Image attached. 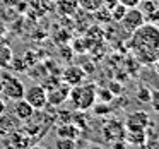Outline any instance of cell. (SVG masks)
I'll return each mask as SVG.
<instances>
[{
  "mask_svg": "<svg viewBox=\"0 0 159 149\" xmlns=\"http://www.w3.org/2000/svg\"><path fill=\"white\" fill-rule=\"evenodd\" d=\"M28 149H46L45 146H29Z\"/></svg>",
  "mask_w": 159,
  "mask_h": 149,
  "instance_id": "obj_29",
  "label": "cell"
},
{
  "mask_svg": "<svg viewBox=\"0 0 159 149\" xmlns=\"http://www.w3.org/2000/svg\"><path fill=\"white\" fill-rule=\"evenodd\" d=\"M151 125V118H149L147 111H132L125 120V127L127 130H140L145 132L147 127Z\"/></svg>",
  "mask_w": 159,
  "mask_h": 149,
  "instance_id": "obj_6",
  "label": "cell"
},
{
  "mask_svg": "<svg viewBox=\"0 0 159 149\" xmlns=\"http://www.w3.org/2000/svg\"><path fill=\"white\" fill-rule=\"evenodd\" d=\"M157 5H159V0H157Z\"/></svg>",
  "mask_w": 159,
  "mask_h": 149,
  "instance_id": "obj_31",
  "label": "cell"
},
{
  "mask_svg": "<svg viewBox=\"0 0 159 149\" xmlns=\"http://www.w3.org/2000/svg\"><path fill=\"white\" fill-rule=\"evenodd\" d=\"M84 77H86V72L82 70V67H79V65H69L62 72V82L67 84V86H70V87H74V86L82 84L84 82Z\"/></svg>",
  "mask_w": 159,
  "mask_h": 149,
  "instance_id": "obj_7",
  "label": "cell"
},
{
  "mask_svg": "<svg viewBox=\"0 0 159 149\" xmlns=\"http://www.w3.org/2000/svg\"><path fill=\"white\" fill-rule=\"evenodd\" d=\"M116 4H118V0H103V7L110 9V11H111V9H113Z\"/></svg>",
  "mask_w": 159,
  "mask_h": 149,
  "instance_id": "obj_25",
  "label": "cell"
},
{
  "mask_svg": "<svg viewBox=\"0 0 159 149\" xmlns=\"http://www.w3.org/2000/svg\"><path fill=\"white\" fill-rule=\"evenodd\" d=\"M125 12H127V7H125L123 4H120V2H118V4L115 5L113 9H111V21L120 22V21H121V17L125 16Z\"/></svg>",
  "mask_w": 159,
  "mask_h": 149,
  "instance_id": "obj_18",
  "label": "cell"
},
{
  "mask_svg": "<svg viewBox=\"0 0 159 149\" xmlns=\"http://www.w3.org/2000/svg\"><path fill=\"white\" fill-rule=\"evenodd\" d=\"M151 93L152 91L149 89L147 86H140L135 91V98H137L139 103H149V101H151Z\"/></svg>",
  "mask_w": 159,
  "mask_h": 149,
  "instance_id": "obj_16",
  "label": "cell"
},
{
  "mask_svg": "<svg viewBox=\"0 0 159 149\" xmlns=\"http://www.w3.org/2000/svg\"><path fill=\"white\" fill-rule=\"evenodd\" d=\"M55 9L63 17H72L79 12V0H55Z\"/></svg>",
  "mask_w": 159,
  "mask_h": 149,
  "instance_id": "obj_11",
  "label": "cell"
},
{
  "mask_svg": "<svg viewBox=\"0 0 159 149\" xmlns=\"http://www.w3.org/2000/svg\"><path fill=\"white\" fill-rule=\"evenodd\" d=\"M5 111H7V105H5V101L2 100V98H0V117H2V115H4Z\"/></svg>",
  "mask_w": 159,
  "mask_h": 149,
  "instance_id": "obj_26",
  "label": "cell"
},
{
  "mask_svg": "<svg viewBox=\"0 0 159 149\" xmlns=\"http://www.w3.org/2000/svg\"><path fill=\"white\" fill-rule=\"evenodd\" d=\"M128 142H132V144H144L145 142V132H140V130H128V135H127Z\"/></svg>",
  "mask_w": 159,
  "mask_h": 149,
  "instance_id": "obj_17",
  "label": "cell"
},
{
  "mask_svg": "<svg viewBox=\"0 0 159 149\" xmlns=\"http://www.w3.org/2000/svg\"><path fill=\"white\" fill-rule=\"evenodd\" d=\"M87 149H103V146H99V144H91Z\"/></svg>",
  "mask_w": 159,
  "mask_h": 149,
  "instance_id": "obj_28",
  "label": "cell"
},
{
  "mask_svg": "<svg viewBox=\"0 0 159 149\" xmlns=\"http://www.w3.org/2000/svg\"><path fill=\"white\" fill-rule=\"evenodd\" d=\"M7 7H14V5H17L19 4V0H2Z\"/></svg>",
  "mask_w": 159,
  "mask_h": 149,
  "instance_id": "obj_27",
  "label": "cell"
},
{
  "mask_svg": "<svg viewBox=\"0 0 159 149\" xmlns=\"http://www.w3.org/2000/svg\"><path fill=\"white\" fill-rule=\"evenodd\" d=\"M128 48L140 65H154L159 60V24L144 22L130 35Z\"/></svg>",
  "mask_w": 159,
  "mask_h": 149,
  "instance_id": "obj_1",
  "label": "cell"
},
{
  "mask_svg": "<svg viewBox=\"0 0 159 149\" xmlns=\"http://www.w3.org/2000/svg\"><path fill=\"white\" fill-rule=\"evenodd\" d=\"M24 91H26V86L17 76L2 72V76H0V93L7 100L11 101L21 100V98H24Z\"/></svg>",
  "mask_w": 159,
  "mask_h": 149,
  "instance_id": "obj_3",
  "label": "cell"
},
{
  "mask_svg": "<svg viewBox=\"0 0 159 149\" xmlns=\"http://www.w3.org/2000/svg\"><path fill=\"white\" fill-rule=\"evenodd\" d=\"M7 29H5L4 24H0V45H5L7 43Z\"/></svg>",
  "mask_w": 159,
  "mask_h": 149,
  "instance_id": "obj_23",
  "label": "cell"
},
{
  "mask_svg": "<svg viewBox=\"0 0 159 149\" xmlns=\"http://www.w3.org/2000/svg\"><path fill=\"white\" fill-rule=\"evenodd\" d=\"M154 65H156V72H157V74H159V60H157V62H156V63H154Z\"/></svg>",
  "mask_w": 159,
  "mask_h": 149,
  "instance_id": "obj_30",
  "label": "cell"
},
{
  "mask_svg": "<svg viewBox=\"0 0 159 149\" xmlns=\"http://www.w3.org/2000/svg\"><path fill=\"white\" fill-rule=\"evenodd\" d=\"M12 58H14V53H12L11 46H9L7 43H5V45H0V70L11 65Z\"/></svg>",
  "mask_w": 159,
  "mask_h": 149,
  "instance_id": "obj_13",
  "label": "cell"
},
{
  "mask_svg": "<svg viewBox=\"0 0 159 149\" xmlns=\"http://www.w3.org/2000/svg\"><path fill=\"white\" fill-rule=\"evenodd\" d=\"M96 89L98 86L93 82H86V84H79V86H74L70 87V93H69V100L74 103V106L77 108L79 111H86L89 108L94 106L96 103Z\"/></svg>",
  "mask_w": 159,
  "mask_h": 149,
  "instance_id": "obj_2",
  "label": "cell"
},
{
  "mask_svg": "<svg viewBox=\"0 0 159 149\" xmlns=\"http://www.w3.org/2000/svg\"><path fill=\"white\" fill-rule=\"evenodd\" d=\"M69 93H70V86H67V84H58L57 87L48 89L46 91V94H48V105L58 106V105L65 103L69 100Z\"/></svg>",
  "mask_w": 159,
  "mask_h": 149,
  "instance_id": "obj_8",
  "label": "cell"
},
{
  "mask_svg": "<svg viewBox=\"0 0 159 149\" xmlns=\"http://www.w3.org/2000/svg\"><path fill=\"white\" fill-rule=\"evenodd\" d=\"M149 105L152 106V110H154L156 113H159V87L151 93V101H149Z\"/></svg>",
  "mask_w": 159,
  "mask_h": 149,
  "instance_id": "obj_21",
  "label": "cell"
},
{
  "mask_svg": "<svg viewBox=\"0 0 159 149\" xmlns=\"http://www.w3.org/2000/svg\"><path fill=\"white\" fill-rule=\"evenodd\" d=\"M108 89H110L113 94H120V93H121V86H120V84H115V82H111Z\"/></svg>",
  "mask_w": 159,
  "mask_h": 149,
  "instance_id": "obj_24",
  "label": "cell"
},
{
  "mask_svg": "<svg viewBox=\"0 0 159 149\" xmlns=\"http://www.w3.org/2000/svg\"><path fill=\"white\" fill-rule=\"evenodd\" d=\"M120 4H123L127 9H130V7H137L139 4H140V0H118Z\"/></svg>",
  "mask_w": 159,
  "mask_h": 149,
  "instance_id": "obj_22",
  "label": "cell"
},
{
  "mask_svg": "<svg viewBox=\"0 0 159 149\" xmlns=\"http://www.w3.org/2000/svg\"><path fill=\"white\" fill-rule=\"evenodd\" d=\"M12 111H14V117L17 118L19 122H26V120H31V117L34 115L36 110L24 100V98H21V100H16L14 101Z\"/></svg>",
  "mask_w": 159,
  "mask_h": 149,
  "instance_id": "obj_9",
  "label": "cell"
},
{
  "mask_svg": "<svg viewBox=\"0 0 159 149\" xmlns=\"http://www.w3.org/2000/svg\"><path fill=\"white\" fill-rule=\"evenodd\" d=\"M79 7L82 9L84 12H96L99 7H103V0H79Z\"/></svg>",
  "mask_w": 159,
  "mask_h": 149,
  "instance_id": "obj_14",
  "label": "cell"
},
{
  "mask_svg": "<svg viewBox=\"0 0 159 149\" xmlns=\"http://www.w3.org/2000/svg\"><path fill=\"white\" fill-rule=\"evenodd\" d=\"M24 100L31 105L34 110H43L48 105V94H46V87L41 84H31L26 87L24 91Z\"/></svg>",
  "mask_w": 159,
  "mask_h": 149,
  "instance_id": "obj_4",
  "label": "cell"
},
{
  "mask_svg": "<svg viewBox=\"0 0 159 149\" xmlns=\"http://www.w3.org/2000/svg\"><path fill=\"white\" fill-rule=\"evenodd\" d=\"M57 134H58V137H67V139L77 141L80 130H79V127H77L75 123H62L58 128H57Z\"/></svg>",
  "mask_w": 159,
  "mask_h": 149,
  "instance_id": "obj_12",
  "label": "cell"
},
{
  "mask_svg": "<svg viewBox=\"0 0 159 149\" xmlns=\"http://www.w3.org/2000/svg\"><path fill=\"white\" fill-rule=\"evenodd\" d=\"M144 22H145V17H144V14H142L140 9H139V7H130V9H127L125 16L121 17V21L118 22V24L123 28L125 33L132 35V33H134L135 29L140 28Z\"/></svg>",
  "mask_w": 159,
  "mask_h": 149,
  "instance_id": "obj_5",
  "label": "cell"
},
{
  "mask_svg": "<svg viewBox=\"0 0 159 149\" xmlns=\"http://www.w3.org/2000/svg\"><path fill=\"white\" fill-rule=\"evenodd\" d=\"M93 16L98 22H103V24H106V22L111 21V11L106 7H99L96 12H93Z\"/></svg>",
  "mask_w": 159,
  "mask_h": 149,
  "instance_id": "obj_15",
  "label": "cell"
},
{
  "mask_svg": "<svg viewBox=\"0 0 159 149\" xmlns=\"http://www.w3.org/2000/svg\"><path fill=\"white\" fill-rule=\"evenodd\" d=\"M145 17V22H159V5L156 0H140L137 5Z\"/></svg>",
  "mask_w": 159,
  "mask_h": 149,
  "instance_id": "obj_10",
  "label": "cell"
},
{
  "mask_svg": "<svg viewBox=\"0 0 159 149\" xmlns=\"http://www.w3.org/2000/svg\"><path fill=\"white\" fill-rule=\"evenodd\" d=\"M96 98L103 100V103H110V101L115 98V94L111 93L108 87H104V89H96Z\"/></svg>",
  "mask_w": 159,
  "mask_h": 149,
  "instance_id": "obj_20",
  "label": "cell"
},
{
  "mask_svg": "<svg viewBox=\"0 0 159 149\" xmlns=\"http://www.w3.org/2000/svg\"><path fill=\"white\" fill-rule=\"evenodd\" d=\"M55 149H75V141L67 137H58L55 141Z\"/></svg>",
  "mask_w": 159,
  "mask_h": 149,
  "instance_id": "obj_19",
  "label": "cell"
}]
</instances>
